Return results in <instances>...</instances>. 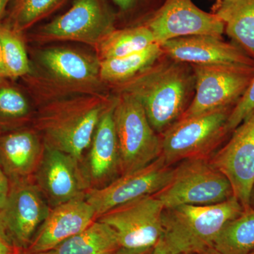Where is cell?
I'll return each instance as SVG.
<instances>
[{
	"instance_id": "cell-19",
	"label": "cell",
	"mask_w": 254,
	"mask_h": 254,
	"mask_svg": "<svg viewBox=\"0 0 254 254\" xmlns=\"http://www.w3.org/2000/svg\"><path fill=\"white\" fill-rule=\"evenodd\" d=\"M41 61L56 81L64 83L65 87L77 88L84 94H96L100 79V63L64 48H51L44 50Z\"/></svg>"
},
{
	"instance_id": "cell-32",
	"label": "cell",
	"mask_w": 254,
	"mask_h": 254,
	"mask_svg": "<svg viewBox=\"0 0 254 254\" xmlns=\"http://www.w3.org/2000/svg\"><path fill=\"white\" fill-rule=\"evenodd\" d=\"M21 252L0 235V254H19Z\"/></svg>"
},
{
	"instance_id": "cell-12",
	"label": "cell",
	"mask_w": 254,
	"mask_h": 254,
	"mask_svg": "<svg viewBox=\"0 0 254 254\" xmlns=\"http://www.w3.org/2000/svg\"><path fill=\"white\" fill-rule=\"evenodd\" d=\"M231 138L210 162L231 185L244 210L252 208L254 187V112L232 131Z\"/></svg>"
},
{
	"instance_id": "cell-5",
	"label": "cell",
	"mask_w": 254,
	"mask_h": 254,
	"mask_svg": "<svg viewBox=\"0 0 254 254\" xmlns=\"http://www.w3.org/2000/svg\"><path fill=\"white\" fill-rule=\"evenodd\" d=\"M165 208L180 205H210L233 196L231 185L207 158L183 160L166 186L153 194Z\"/></svg>"
},
{
	"instance_id": "cell-7",
	"label": "cell",
	"mask_w": 254,
	"mask_h": 254,
	"mask_svg": "<svg viewBox=\"0 0 254 254\" xmlns=\"http://www.w3.org/2000/svg\"><path fill=\"white\" fill-rule=\"evenodd\" d=\"M116 20L108 0H74L66 12L38 28L33 38L41 42H80L95 48L115 29Z\"/></svg>"
},
{
	"instance_id": "cell-28",
	"label": "cell",
	"mask_w": 254,
	"mask_h": 254,
	"mask_svg": "<svg viewBox=\"0 0 254 254\" xmlns=\"http://www.w3.org/2000/svg\"><path fill=\"white\" fill-rule=\"evenodd\" d=\"M116 8L117 18L134 19L143 24L161 6L165 0H110Z\"/></svg>"
},
{
	"instance_id": "cell-11",
	"label": "cell",
	"mask_w": 254,
	"mask_h": 254,
	"mask_svg": "<svg viewBox=\"0 0 254 254\" xmlns=\"http://www.w3.org/2000/svg\"><path fill=\"white\" fill-rule=\"evenodd\" d=\"M174 169L162 156L133 173L118 177L106 186L87 190L85 199L96 219L113 209L145 195H153L168 185Z\"/></svg>"
},
{
	"instance_id": "cell-40",
	"label": "cell",
	"mask_w": 254,
	"mask_h": 254,
	"mask_svg": "<svg viewBox=\"0 0 254 254\" xmlns=\"http://www.w3.org/2000/svg\"><path fill=\"white\" fill-rule=\"evenodd\" d=\"M250 254H254V252H252V253H251Z\"/></svg>"
},
{
	"instance_id": "cell-39",
	"label": "cell",
	"mask_w": 254,
	"mask_h": 254,
	"mask_svg": "<svg viewBox=\"0 0 254 254\" xmlns=\"http://www.w3.org/2000/svg\"><path fill=\"white\" fill-rule=\"evenodd\" d=\"M215 4H218V3H220V1H222V0H215Z\"/></svg>"
},
{
	"instance_id": "cell-36",
	"label": "cell",
	"mask_w": 254,
	"mask_h": 254,
	"mask_svg": "<svg viewBox=\"0 0 254 254\" xmlns=\"http://www.w3.org/2000/svg\"><path fill=\"white\" fill-rule=\"evenodd\" d=\"M197 254H222L220 253V252H218V251L215 250L213 247H208V248L205 249V250L201 251V252H199V253Z\"/></svg>"
},
{
	"instance_id": "cell-17",
	"label": "cell",
	"mask_w": 254,
	"mask_h": 254,
	"mask_svg": "<svg viewBox=\"0 0 254 254\" xmlns=\"http://www.w3.org/2000/svg\"><path fill=\"white\" fill-rule=\"evenodd\" d=\"M113 104L105 112L95 128L91 143L82 161L90 189L106 186L120 176V153Z\"/></svg>"
},
{
	"instance_id": "cell-15",
	"label": "cell",
	"mask_w": 254,
	"mask_h": 254,
	"mask_svg": "<svg viewBox=\"0 0 254 254\" xmlns=\"http://www.w3.org/2000/svg\"><path fill=\"white\" fill-rule=\"evenodd\" d=\"M160 46L165 56L190 65L254 67V59L236 45L222 41L221 37H182Z\"/></svg>"
},
{
	"instance_id": "cell-16",
	"label": "cell",
	"mask_w": 254,
	"mask_h": 254,
	"mask_svg": "<svg viewBox=\"0 0 254 254\" xmlns=\"http://www.w3.org/2000/svg\"><path fill=\"white\" fill-rule=\"evenodd\" d=\"M96 220L85 197L75 198L51 209L26 250L28 254L50 252L77 235Z\"/></svg>"
},
{
	"instance_id": "cell-31",
	"label": "cell",
	"mask_w": 254,
	"mask_h": 254,
	"mask_svg": "<svg viewBox=\"0 0 254 254\" xmlns=\"http://www.w3.org/2000/svg\"><path fill=\"white\" fill-rule=\"evenodd\" d=\"M153 254H184L173 248L162 236L153 247Z\"/></svg>"
},
{
	"instance_id": "cell-38",
	"label": "cell",
	"mask_w": 254,
	"mask_h": 254,
	"mask_svg": "<svg viewBox=\"0 0 254 254\" xmlns=\"http://www.w3.org/2000/svg\"><path fill=\"white\" fill-rule=\"evenodd\" d=\"M251 204H253L254 206V187L253 191H252V200H251Z\"/></svg>"
},
{
	"instance_id": "cell-9",
	"label": "cell",
	"mask_w": 254,
	"mask_h": 254,
	"mask_svg": "<svg viewBox=\"0 0 254 254\" xmlns=\"http://www.w3.org/2000/svg\"><path fill=\"white\" fill-rule=\"evenodd\" d=\"M191 66L195 76L194 94L180 119L235 106L250 85L254 73V67L247 66Z\"/></svg>"
},
{
	"instance_id": "cell-13",
	"label": "cell",
	"mask_w": 254,
	"mask_h": 254,
	"mask_svg": "<svg viewBox=\"0 0 254 254\" xmlns=\"http://www.w3.org/2000/svg\"><path fill=\"white\" fill-rule=\"evenodd\" d=\"M143 24L159 45L182 37H221L225 32L224 23L216 14L203 11L192 0H165Z\"/></svg>"
},
{
	"instance_id": "cell-33",
	"label": "cell",
	"mask_w": 254,
	"mask_h": 254,
	"mask_svg": "<svg viewBox=\"0 0 254 254\" xmlns=\"http://www.w3.org/2000/svg\"><path fill=\"white\" fill-rule=\"evenodd\" d=\"M153 248L127 249L120 247L113 254H153Z\"/></svg>"
},
{
	"instance_id": "cell-26",
	"label": "cell",
	"mask_w": 254,
	"mask_h": 254,
	"mask_svg": "<svg viewBox=\"0 0 254 254\" xmlns=\"http://www.w3.org/2000/svg\"><path fill=\"white\" fill-rule=\"evenodd\" d=\"M0 78V131H9L33 123L35 113L22 92Z\"/></svg>"
},
{
	"instance_id": "cell-10",
	"label": "cell",
	"mask_w": 254,
	"mask_h": 254,
	"mask_svg": "<svg viewBox=\"0 0 254 254\" xmlns=\"http://www.w3.org/2000/svg\"><path fill=\"white\" fill-rule=\"evenodd\" d=\"M165 206L154 195H145L98 217L116 234L120 247L153 248L163 236Z\"/></svg>"
},
{
	"instance_id": "cell-2",
	"label": "cell",
	"mask_w": 254,
	"mask_h": 254,
	"mask_svg": "<svg viewBox=\"0 0 254 254\" xmlns=\"http://www.w3.org/2000/svg\"><path fill=\"white\" fill-rule=\"evenodd\" d=\"M113 101L98 93L55 98L42 103L32 127L45 145L82 163L100 119Z\"/></svg>"
},
{
	"instance_id": "cell-4",
	"label": "cell",
	"mask_w": 254,
	"mask_h": 254,
	"mask_svg": "<svg viewBox=\"0 0 254 254\" xmlns=\"http://www.w3.org/2000/svg\"><path fill=\"white\" fill-rule=\"evenodd\" d=\"M113 116L120 176L145 168L161 155V136L153 129L144 109L135 98L120 93L114 102Z\"/></svg>"
},
{
	"instance_id": "cell-25",
	"label": "cell",
	"mask_w": 254,
	"mask_h": 254,
	"mask_svg": "<svg viewBox=\"0 0 254 254\" xmlns=\"http://www.w3.org/2000/svg\"><path fill=\"white\" fill-rule=\"evenodd\" d=\"M68 0H11L1 23L23 33L63 7Z\"/></svg>"
},
{
	"instance_id": "cell-34",
	"label": "cell",
	"mask_w": 254,
	"mask_h": 254,
	"mask_svg": "<svg viewBox=\"0 0 254 254\" xmlns=\"http://www.w3.org/2000/svg\"><path fill=\"white\" fill-rule=\"evenodd\" d=\"M11 0H0V24L4 18Z\"/></svg>"
},
{
	"instance_id": "cell-23",
	"label": "cell",
	"mask_w": 254,
	"mask_h": 254,
	"mask_svg": "<svg viewBox=\"0 0 254 254\" xmlns=\"http://www.w3.org/2000/svg\"><path fill=\"white\" fill-rule=\"evenodd\" d=\"M163 55L161 46L154 43L138 53L99 62L100 79L115 84L123 83L149 67Z\"/></svg>"
},
{
	"instance_id": "cell-27",
	"label": "cell",
	"mask_w": 254,
	"mask_h": 254,
	"mask_svg": "<svg viewBox=\"0 0 254 254\" xmlns=\"http://www.w3.org/2000/svg\"><path fill=\"white\" fill-rule=\"evenodd\" d=\"M21 35L4 23L0 24V43L8 78L21 77L31 71Z\"/></svg>"
},
{
	"instance_id": "cell-14",
	"label": "cell",
	"mask_w": 254,
	"mask_h": 254,
	"mask_svg": "<svg viewBox=\"0 0 254 254\" xmlns=\"http://www.w3.org/2000/svg\"><path fill=\"white\" fill-rule=\"evenodd\" d=\"M33 179L51 208L85 197L89 190L81 162L46 145Z\"/></svg>"
},
{
	"instance_id": "cell-41",
	"label": "cell",
	"mask_w": 254,
	"mask_h": 254,
	"mask_svg": "<svg viewBox=\"0 0 254 254\" xmlns=\"http://www.w3.org/2000/svg\"></svg>"
},
{
	"instance_id": "cell-1",
	"label": "cell",
	"mask_w": 254,
	"mask_h": 254,
	"mask_svg": "<svg viewBox=\"0 0 254 254\" xmlns=\"http://www.w3.org/2000/svg\"><path fill=\"white\" fill-rule=\"evenodd\" d=\"M165 57L134 77L117 84L120 93L131 95L142 105L159 135L181 118L195 91L191 65Z\"/></svg>"
},
{
	"instance_id": "cell-6",
	"label": "cell",
	"mask_w": 254,
	"mask_h": 254,
	"mask_svg": "<svg viewBox=\"0 0 254 254\" xmlns=\"http://www.w3.org/2000/svg\"><path fill=\"white\" fill-rule=\"evenodd\" d=\"M233 108L180 119L160 135V156L170 166L188 159L207 158L228 133L227 122Z\"/></svg>"
},
{
	"instance_id": "cell-18",
	"label": "cell",
	"mask_w": 254,
	"mask_h": 254,
	"mask_svg": "<svg viewBox=\"0 0 254 254\" xmlns=\"http://www.w3.org/2000/svg\"><path fill=\"white\" fill-rule=\"evenodd\" d=\"M45 145L38 131L21 127L0 134V166L10 182L32 179L41 163Z\"/></svg>"
},
{
	"instance_id": "cell-30",
	"label": "cell",
	"mask_w": 254,
	"mask_h": 254,
	"mask_svg": "<svg viewBox=\"0 0 254 254\" xmlns=\"http://www.w3.org/2000/svg\"><path fill=\"white\" fill-rule=\"evenodd\" d=\"M10 189V182L0 166V210L4 206Z\"/></svg>"
},
{
	"instance_id": "cell-29",
	"label": "cell",
	"mask_w": 254,
	"mask_h": 254,
	"mask_svg": "<svg viewBox=\"0 0 254 254\" xmlns=\"http://www.w3.org/2000/svg\"><path fill=\"white\" fill-rule=\"evenodd\" d=\"M254 112V73L249 86L232 108L227 122V133L232 132Z\"/></svg>"
},
{
	"instance_id": "cell-21",
	"label": "cell",
	"mask_w": 254,
	"mask_h": 254,
	"mask_svg": "<svg viewBox=\"0 0 254 254\" xmlns=\"http://www.w3.org/2000/svg\"><path fill=\"white\" fill-rule=\"evenodd\" d=\"M155 43L154 36L144 24L113 29L99 42L95 49L97 59L123 58L146 49Z\"/></svg>"
},
{
	"instance_id": "cell-3",
	"label": "cell",
	"mask_w": 254,
	"mask_h": 254,
	"mask_svg": "<svg viewBox=\"0 0 254 254\" xmlns=\"http://www.w3.org/2000/svg\"><path fill=\"white\" fill-rule=\"evenodd\" d=\"M243 210L234 195L215 204L180 205L165 208L163 238L180 253L198 254L212 247L225 224Z\"/></svg>"
},
{
	"instance_id": "cell-37",
	"label": "cell",
	"mask_w": 254,
	"mask_h": 254,
	"mask_svg": "<svg viewBox=\"0 0 254 254\" xmlns=\"http://www.w3.org/2000/svg\"><path fill=\"white\" fill-rule=\"evenodd\" d=\"M19 254H55L53 251H50V252H41V253H35V254H28L26 252H21Z\"/></svg>"
},
{
	"instance_id": "cell-8",
	"label": "cell",
	"mask_w": 254,
	"mask_h": 254,
	"mask_svg": "<svg viewBox=\"0 0 254 254\" xmlns=\"http://www.w3.org/2000/svg\"><path fill=\"white\" fill-rule=\"evenodd\" d=\"M51 209L33 178L10 182L0 210V235L21 252L26 250Z\"/></svg>"
},
{
	"instance_id": "cell-20",
	"label": "cell",
	"mask_w": 254,
	"mask_h": 254,
	"mask_svg": "<svg viewBox=\"0 0 254 254\" xmlns=\"http://www.w3.org/2000/svg\"><path fill=\"white\" fill-rule=\"evenodd\" d=\"M213 13L223 22L235 45L254 60V0H222Z\"/></svg>"
},
{
	"instance_id": "cell-22",
	"label": "cell",
	"mask_w": 254,
	"mask_h": 254,
	"mask_svg": "<svg viewBox=\"0 0 254 254\" xmlns=\"http://www.w3.org/2000/svg\"><path fill=\"white\" fill-rule=\"evenodd\" d=\"M119 248L120 245L113 229L96 219L83 231L52 251L55 254H113Z\"/></svg>"
},
{
	"instance_id": "cell-35",
	"label": "cell",
	"mask_w": 254,
	"mask_h": 254,
	"mask_svg": "<svg viewBox=\"0 0 254 254\" xmlns=\"http://www.w3.org/2000/svg\"><path fill=\"white\" fill-rule=\"evenodd\" d=\"M8 78L7 73H6V68H5L2 49H1V45L0 43V78Z\"/></svg>"
},
{
	"instance_id": "cell-24",
	"label": "cell",
	"mask_w": 254,
	"mask_h": 254,
	"mask_svg": "<svg viewBox=\"0 0 254 254\" xmlns=\"http://www.w3.org/2000/svg\"><path fill=\"white\" fill-rule=\"evenodd\" d=\"M215 250L222 254H250L254 251V208L243 210L222 227L214 240Z\"/></svg>"
}]
</instances>
